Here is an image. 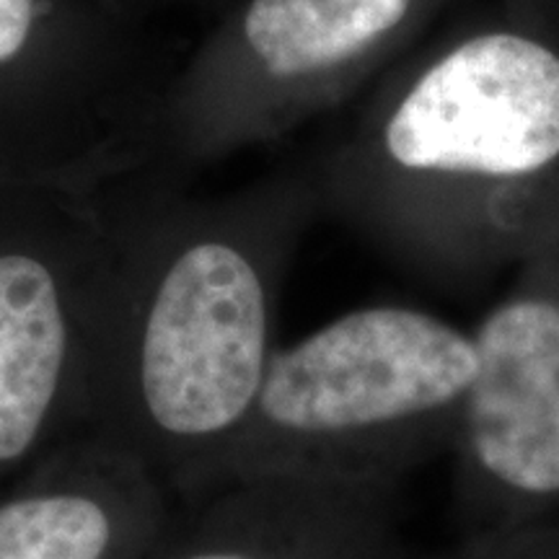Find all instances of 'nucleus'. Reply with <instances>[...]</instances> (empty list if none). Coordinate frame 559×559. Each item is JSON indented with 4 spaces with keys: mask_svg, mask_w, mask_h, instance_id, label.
Here are the masks:
<instances>
[{
    "mask_svg": "<svg viewBox=\"0 0 559 559\" xmlns=\"http://www.w3.org/2000/svg\"><path fill=\"white\" fill-rule=\"evenodd\" d=\"M557 179L559 55L495 32L423 70L317 190L412 275L456 290L557 226Z\"/></svg>",
    "mask_w": 559,
    "mask_h": 559,
    "instance_id": "nucleus-2",
    "label": "nucleus"
},
{
    "mask_svg": "<svg viewBox=\"0 0 559 559\" xmlns=\"http://www.w3.org/2000/svg\"><path fill=\"white\" fill-rule=\"evenodd\" d=\"M474 381L472 332L412 304L358 306L275 349L254 409L200 487L285 472L400 485L453 451Z\"/></svg>",
    "mask_w": 559,
    "mask_h": 559,
    "instance_id": "nucleus-3",
    "label": "nucleus"
},
{
    "mask_svg": "<svg viewBox=\"0 0 559 559\" xmlns=\"http://www.w3.org/2000/svg\"><path fill=\"white\" fill-rule=\"evenodd\" d=\"M122 230L115 334L94 436L143 461L174 495L205 485L239 436L277 345V311L311 179L228 198L138 166L109 181Z\"/></svg>",
    "mask_w": 559,
    "mask_h": 559,
    "instance_id": "nucleus-1",
    "label": "nucleus"
},
{
    "mask_svg": "<svg viewBox=\"0 0 559 559\" xmlns=\"http://www.w3.org/2000/svg\"><path fill=\"white\" fill-rule=\"evenodd\" d=\"M171 508L143 461L83 436L0 492V559H148Z\"/></svg>",
    "mask_w": 559,
    "mask_h": 559,
    "instance_id": "nucleus-8",
    "label": "nucleus"
},
{
    "mask_svg": "<svg viewBox=\"0 0 559 559\" xmlns=\"http://www.w3.org/2000/svg\"><path fill=\"white\" fill-rule=\"evenodd\" d=\"M436 559H559V519L479 531Z\"/></svg>",
    "mask_w": 559,
    "mask_h": 559,
    "instance_id": "nucleus-9",
    "label": "nucleus"
},
{
    "mask_svg": "<svg viewBox=\"0 0 559 559\" xmlns=\"http://www.w3.org/2000/svg\"><path fill=\"white\" fill-rule=\"evenodd\" d=\"M472 334L477 381L453 445L464 534L559 519V223Z\"/></svg>",
    "mask_w": 559,
    "mask_h": 559,
    "instance_id": "nucleus-6",
    "label": "nucleus"
},
{
    "mask_svg": "<svg viewBox=\"0 0 559 559\" xmlns=\"http://www.w3.org/2000/svg\"><path fill=\"white\" fill-rule=\"evenodd\" d=\"M171 73L122 0H0V179L143 166Z\"/></svg>",
    "mask_w": 559,
    "mask_h": 559,
    "instance_id": "nucleus-4",
    "label": "nucleus"
},
{
    "mask_svg": "<svg viewBox=\"0 0 559 559\" xmlns=\"http://www.w3.org/2000/svg\"><path fill=\"white\" fill-rule=\"evenodd\" d=\"M412 0H247L160 94L145 166L190 179L285 130L337 88Z\"/></svg>",
    "mask_w": 559,
    "mask_h": 559,
    "instance_id": "nucleus-5",
    "label": "nucleus"
},
{
    "mask_svg": "<svg viewBox=\"0 0 559 559\" xmlns=\"http://www.w3.org/2000/svg\"><path fill=\"white\" fill-rule=\"evenodd\" d=\"M391 481L254 474L174 495L148 559H417Z\"/></svg>",
    "mask_w": 559,
    "mask_h": 559,
    "instance_id": "nucleus-7",
    "label": "nucleus"
},
{
    "mask_svg": "<svg viewBox=\"0 0 559 559\" xmlns=\"http://www.w3.org/2000/svg\"><path fill=\"white\" fill-rule=\"evenodd\" d=\"M151 3H166V0H151Z\"/></svg>",
    "mask_w": 559,
    "mask_h": 559,
    "instance_id": "nucleus-10",
    "label": "nucleus"
}]
</instances>
